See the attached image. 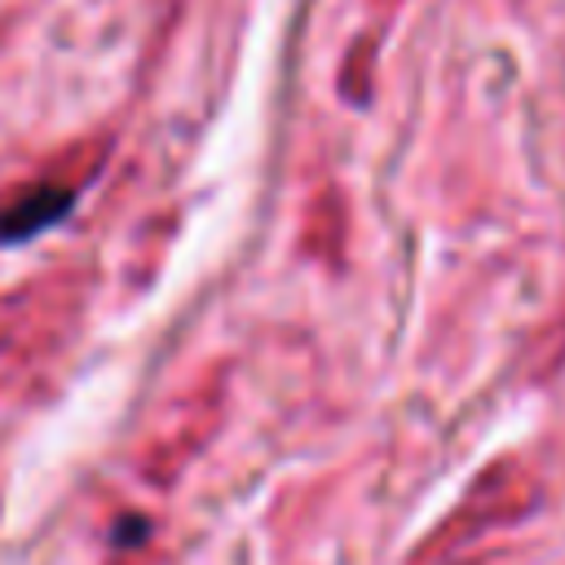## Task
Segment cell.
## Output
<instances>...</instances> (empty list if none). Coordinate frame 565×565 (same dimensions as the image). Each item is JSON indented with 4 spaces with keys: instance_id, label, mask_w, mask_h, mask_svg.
Wrapping results in <instances>:
<instances>
[{
    "instance_id": "1",
    "label": "cell",
    "mask_w": 565,
    "mask_h": 565,
    "mask_svg": "<svg viewBox=\"0 0 565 565\" xmlns=\"http://www.w3.org/2000/svg\"><path fill=\"white\" fill-rule=\"evenodd\" d=\"M71 207H75V190L71 185H57V181L31 185L26 194H18L0 212V243H26V238L44 234L49 225L66 221Z\"/></svg>"
}]
</instances>
